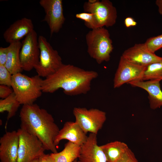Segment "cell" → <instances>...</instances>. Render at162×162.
<instances>
[{
  "instance_id": "obj_32",
  "label": "cell",
  "mask_w": 162,
  "mask_h": 162,
  "mask_svg": "<svg viewBox=\"0 0 162 162\" xmlns=\"http://www.w3.org/2000/svg\"><path fill=\"white\" fill-rule=\"evenodd\" d=\"M38 158L35 159L32 162H38Z\"/></svg>"
},
{
  "instance_id": "obj_22",
  "label": "cell",
  "mask_w": 162,
  "mask_h": 162,
  "mask_svg": "<svg viewBox=\"0 0 162 162\" xmlns=\"http://www.w3.org/2000/svg\"><path fill=\"white\" fill-rule=\"evenodd\" d=\"M142 80H162V61L152 63L146 66Z\"/></svg>"
},
{
  "instance_id": "obj_3",
  "label": "cell",
  "mask_w": 162,
  "mask_h": 162,
  "mask_svg": "<svg viewBox=\"0 0 162 162\" xmlns=\"http://www.w3.org/2000/svg\"><path fill=\"white\" fill-rule=\"evenodd\" d=\"M40 77L38 75L30 77L21 72L12 75L11 87L20 104H33L41 95Z\"/></svg>"
},
{
  "instance_id": "obj_11",
  "label": "cell",
  "mask_w": 162,
  "mask_h": 162,
  "mask_svg": "<svg viewBox=\"0 0 162 162\" xmlns=\"http://www.w3.org/2000/svg\"><path fill=\"white\" fill-rule=\"evenodd\" d=\"M146 68L131 63L121 56L114 76V88H119L133 81H142Z\"/></svg>"
},
{
  "instance_id": "obj_24",
  "label": "cell",
  "mask_w": 162,
  "mask_h": 162,
  "mask_svg": "<svg viewBox=\"0 0 162 162\" xmlns=\"http://www.w3.org/2000/svg\"><path fill=\"white\" fill-rule=\"evenodd\" d=\"M145 44L150 52L154 53L162 48V34L148 38Z\"/></svg>"
},
{
  "instance_id": "obj_4",
  "label": "cell",
  "mask_w": 162,
  "mask_h": 162,
  "mask_svg": "<svg viewBox=\"0 0 162 162\" xmlns=\"http://www.w3.org/2000/svg\"><path fill=\"white\" fill-rule=\"evenodd\" d=\"M87 52L97 63L108 62L113 47L108 30L104 27L89 31L86 35Z\"/></svg>"
},
{
  "instance_id": "obj_28",
  "label": "cell",
  "mask_w": 162,
  "mask_h": 162,
  "mask_svg": "<svg viewBox=\"0 0 162 162\" xmlns=\"http://www.w3.org/2000/svg\"><path fill=\"white\" fill-rule=\"evenodd\" d=\"M8 51V46L0 47V65H5L7 61Z\"/></svg>"
},
{
  "instance_id": "obj_23",
  "label": "cell",
  "mask_w": 162,
  "mask_h": 162,
  "mask_svg": "<svg viewBox=\"0 0 162 162\" xmlns=\"http://www.w3.org/2000/svg\"><path fill=\"white\" fill-rule=\"evenodd\" d=\"M75 16L83 20L85 26L88 28L92 30L99 28L97 20L93 14L83 12L76 14Z\"/></svg>"
},
{
  "instance_id": "obj_6",
  "label": "cell",
  "mask_w": 162,
  "mask_h": 162,
  "mask_svg": "<svg viewBox=\"0 0 162 162\" xmlns=\"http://www.w3.org/2000/svg\"><path fill=\"white\" fill-rule=\"evenodd\" d=\"M73 112L75 122L86 134L90 132L97 135L106 119V112L96 108L76 107Z\"/></svg>"
},
{
  "instance_id": "obj_15",
  "label": "cell",
  "mask_w": 162,
  "mask_h": 162,
  "mask_svg": "<svg viewBox=\"0 0 162 162\" xmlns=\"http://www.w3.org/2000/svg\"><path fill=\"white\" fill-rule=\"evenodd\" d=\"M75 121H68L60 129L56 138L54 144L57 146L61 141L66 140L79 146H82L86 141L88 136Z\"/></svg>"
},
{
  "instance_id": "obj_20",
  "label": "cell",
  "mask_w": 162,
  "mask_h": 162,
  "mask_svg": "<svg viewBox=\"0 0 162 162\" xmlns=\"http://www.w3.org/2000/svg\"><path fill=\"white\" fill-rule=\"evenodd\" d=\"M80 150L81 146L68 141L61 151L50 154L55 162H74L79 158Z\"/></svg>"
},
{
  "instance_id": "obj_31",
  "label": "cell",
  "mask_w": 162,
  "mask_h": 162,
  "mask_svg": "<svg viewBox=\"0 0 162 162\" xmlns=\"http://www.w3.org/2000/svg\"><path fill=\"white\" fill-rule=\"evenodd\" d=\"M155 4L158 8L159 14L162 15V0H157Z\"/></svg>"
},
{
  "instance_id": "obj_25",
  "label": "cell",
  "mask_w": 162,
  "mask_h": 162,
  "mask_svg": "<svg viewBox=\"0 0 162 162\" xmlns=\"http://www.w3.org/2000/svg\"><path fill=\"white\" fill-rule=\"evenodd\" d=\"M12 76L5 65H0V84L11 87Z\"/></svg>"
},
{
  "instance_id": "obj_7",
  "label": "cell",
  "mask_w": 162,
  "mask_h": 162,
  "mask_svg": "<svg viewBox=\"0 0 162 162\" xmlns=\"http://www.w3.org/2000/svg\"><path fill=\"white\" fill-rule=\"evenodd\" d=\"M17 131L19 136L17 162H32L44 153L46 150L37 137L21 128Z\"/></svg>"
},
{
  "instance_id": "obj_9",
  "label": "cell",
  "mask_w": 162,
  "mask_h": 162,
  "mask_svg": "<svg viewBox=\"0 0 162 162\" xmlns=\"http://www.w3.org/2000/svg\"><path fill=\"white\" fill-rule=\"evenodd\" d=\"M20 58L22 70L29 71L38 64L40 54L38 38L34 30L25 38L22 42Z\"/></svg>"
},
{
  "instance_id": "obj_18",
  "label": "cell",
  "mask_w": 162,
  "mask_h": 162,
  "mask_svg": "<svg viewBox=\"0 0 162 162\" xmlns=\"http://www.w3.org/2000/svg\"><path fill=\"white\" fill-rule=\"evenodd\" d=\"M22 43L18 41L10 44L7 58L5 66L12 75L20 73L22 70L20 58Z\"/></svg>"
},
{
  "instance_id": "obj_1",
  "label": "cell",
  "mask_w": 162,
  "mask_h": 162,
  "mask_svg": "<svg viewBox=\"0 0 162 162\" xmlns=\"http://www.w3.org/2000/svg\"><path fill=\"white\" fill-rule=\"evenodd\" d=\"M98 76L95 71L63 64L56 72L43 80L42 91L52 93L62 88L68 95L85 94L90 91L92 81Z\"/></svg>"
},
{
  "instance_id": "obj_29",
  "label": "cell",
  "mask_w": 162,
  "mask_h": 162,
  "mask_svg": "<svg viewBox=\"0 0 162 162\" xmlns=\"http://www.w3.org/2000/svg\"><path fill=\"white\" fill-rule=\"evenodd\" d=\"M38 162H55L54 158L50 154L44 153L38 158Z\"/></svg>"
},
{
  "instance_id": "obj_17",
  "label": "cell",
  "mask_w": 162,
  "mask_h": 162,
  "mask_svg": "<svg viewBox=\"0 0 162 162\" xmlns=\"http://www.w3.org/2000/svg\"><path fill=\"white\" fill-rule=\"evenodd\" d=\"M160 81L150 80H138L128 83L131 86L142 88L148 93V99L151 109L155 110L162 106V91Z\"/></svg>"
},
{
  "instance_id": "obj_10",
  "label": "cell",
  "mask_w": 162,
  "mask_h": 162,
  "mask_svg": "<svg viewBox=\"0 0 162 162\" xmlns=\"http://www.w3.org/2000/svg\"><path fill=\"white\" fill-rule=\"evenodd\" d=\"M40 5L44 10L45 15L42 21L48 25L51 36L58 33L62 28L65 18L63 14L62 0H40Z\"/></svg>"
},
{
  "instance_id": "obj_33",
  "label": "cell",
  "mask_w": 162,
  "mask_h": 162,
  "mask_svg": "<svg viewBox=\"0 0 162 162\" xmlns=\"http://www.w3.org/2000/svg\"><path fill=\"white\" fill-rule=\"evenodd\" d=\"M74 162H80L79 160H77V159L75 160Z\"/></svg>"
},
{
  "instance_id": "obj_13",
  "label": "cell",
  "mask_w": 162,
  "mask_h": 162,
  "mask_svg": "<svg viewBox=\"0 0 162 162\" xmlns=\"http://www.w3.org/2000/svg\"><path fill=\"white\" fill-rule=\"evenodd\" d=\"M19 136L17 131L6 132L0 138V162H17Z\"/></svg>"
},
{
  "instance_id": "obj_19",
  "label": "cell",
  "mask_w": 162,
  "mask_h": 162,
  "mask_svg": "<svg viewBox=\"0 0 162 162\" xmlns=\"http://www.w3.org/2000/svg\"><path fill=\"white\" fill-rule=\"evenodd\" d=\"M107 162H118L129 148L125 143L115 141L100 146Z\"/></svg>"
},
{
  "instance_id": "obj_8",
  "label": "cell",
  "mask_w": 162,
  "mask_h": 162,
  "mask_svg": "<svg viewBox=\"0 0 162 162\" xmlns=\"http://www.w3.org/2000/svg\"><path fill=\"white\" fill-rule=\"evenodd\" d=\"M84 12L93 14L98 22L99 28L111 27L115 24L117 17L116 7L109 0L97 1L94 3L85 2Z\"/></svg>"
},
{
  "instance_id": "obj_14",
  "label": "cell",
  "mask_w": 162,
  "mask_h": 162,
  "mask_svg": "<svg viewBox=\"0 0 162 162\" xmlns=\"http://www.w3.org/2000/svg\"><path fill=\"white\" fill-rule=\"evenodd\" d=\"M97 135L90 133L85 142L81 146L80 162H107L105 155L98 144Z\"/></svg>"
},
{
  "instance_id": "obj_16",
  "label": "cell",
  "mask_w": 162,
  "mask_h": 162,
  "mask_svg": "<svg viewBox=\"0 0 162 162\" xmlns=\"http://www.w3.org/2000/svg\"><path fill=\"white\" fill-rule=\"evenodd\" d=\"M34 26L32 20L24 17L11 24L3 34L5 41L10 44L20 40L32 32Z\"/></svg>"
},
{
  "instance_id": "obj_21",
  "label": "cell",
  "mask_w": 162,
  "mask_h": 162,
  "mask_svg": "<svg viewBox=\"0 0 162 162\" xmlns=\"http://www.w3.org/2000/svg\"><path fill=\"white\" fill-rule=\"evenodd\" d=\"M20 105L14 92L7 98L0 99V112L6 111L8 112L5 128L8 121L15 115Z\"/></svg>"
},
{
  "instance_id": "obj_30",
  "label": "cell",
  "mask_w": 162,
  "mask_h": 162,
  "mask_svg": "<svg viewBox=\"0 0 162 162\" xmlns=\"http://www.w3.org/2000/svg\"><path fill=\"white\" fill-rule=\"evenodd\" d=\"M124 23L126 27L129 28L131 26H134L136 25L137 22L132 17H128L124 20Z\"/></svg>"
},
{
  "instance_id": "obj_12",
  "label": "cell",
  "mask_w": 162,
  "mask_h": 162,
  "mask_svg": "<svg viewBox=\"0 0 162 162\" xmlns=\"http://www.w3.org/2000/svg\"><path fill=\"white\" fill-rule=\"evenodd\" d=\"M122 56L131 63L144 67L162 61V57L150 52L145 43L135 44L125 50Z\"/></svg>"
},
{
  "instance_id": "obj_26",
  "label": "cell",
  "mask_w": 162,
  "mask_h": 162,
  "mask_svg": "<svg viewBox=\"0 0 162 162\" xmlns=\"http://www.w3.org/2000/svg\"><path fill=\"white\" fill-rule=\"evenodd\" d=\"M118 162H139L134 153L128 148Z\"/></svg>"
},
{
  "instance_id": "obj_5",
  "label": "cell",
  "mask_w": 162,
  "mask_h": 162,
  "mask_svg": "<svg viewBox=\"0 0 162 162\" xmlns=\"http://www.w3.org/2000/svg\"><path fill=\"white\" fill-rule=\"evenodd\" d=\"M38 42L40 54L38 63L34 69L38 75L46 78L56 72L63 63L58 51L45 37L39 36Z\"/></svg>"
},
{
  "instance_id": "obj_2",
  "label": "cell",
  "mask_w": 162,
  "mask_h": 162,
  "mask_svg": "<svg viewBox=\"0 0 162 162\" xmlns=\"http://www.w3.org/2000/svg\"><path fill=\"white\" fill-rule=\"evenodd\" d=\"M20 116V128L37 137L46 150L58 152L54 141L60 129L51 114L33 104L23 105Z\"/></svg>"
},
{
  "instance_id": "obj_27",
  "label": "cell",
  "mask_w": 162,
  "mask_h": 162,
  "mask_svg": "<svg viewBox=\"0 0 162 162\" xmlns=\"http://www.w3.org/2000/svg\"><path fill=\"white\" fill-rule=\"evenodd\" d=\"M11 87L4 85H0V98L2 99L7 98L14 92Z\"/></svg>"
}]
</instances>
